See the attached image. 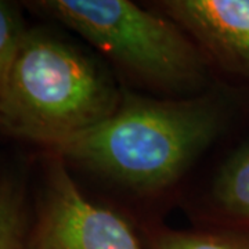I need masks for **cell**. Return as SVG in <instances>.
Returning <instances> with one entry per match:
<instances>
[{
    "mask_svg": "<svg viewBox=\"0 0 249 249\" xmlns=\"http://www.w3.org/2000/svg\"><path fill=\"white\" fill-rule=\"evenodd\" d=\"M229 114L212 93L160 98L122 91L111 115L53 152L137 193L173 186L223 133Z\"/></svg>",
    "mask_w": 249,
    "mask_h": 249,
    "instance_id": "1",
    "label": "cell"
},
{
    "mask_svg": "<svg viewBox=\"0 0 249 249\" xmlns=\"http://www.w3.org/2000/svg\"><path fill=\"white\" fill-rule=\"evenodd\" d=\"M122 90L89 54L28 28L0 96V132L53 151L111 115Z\"/></svg>",
    "mask_w": 249,
    "mask_h": 249,
    "instance_id": "2",
    "label": "cell"
},
{
    "mask_svg": "<svg viewBox=\"0 0 249 249\" xmlns=\"http://www.w3.org/2000/svg\"><path fill=\"white\" fill-rule=\"evenodd\" d=\"M28 7L76 32L136 82L170 97L201 94L211 61L163 14L127 0H39Z\"/></svg>",
    "mask_w": 249,
    "mask_h": 249,
    "instance_id": "3",
    "label": "cell"
},
{
    "mask_svg": "<svg viewBox=\"0 0 249 249\" xmlns=\"http://www.w3.org/2000/svg\"><path fill=\"white\" fill-rule=\"evenodd\" d=\"M27 249H145L142 237L114 211L89 201L50 152Z\"/></svg>",
    "mask_w": 249,
    "mask_h": 249,
    "instance_id": "4",
    "label": "cell"
},
{
    "mask_svg": "<svg viewBox=\"0 0 249 249\" xmlns=\"http://www.w3.org/2000/svg\"><path fill=\"white\" fill-rule=\"evenodd\" d=\"M157 4L209 61L249 80V0H163Z\"/></svg>",
    "mask_w": 249,
    "mask_h": 249,
    "instance_id": "5",
    "label": "cell"
},
{
    "mask_svg": "<svg viewBox=\"0 0 249 249\" xmlns=\"http://www.w3.org/2000/svg\"><path fill=\"white\" fill-rule=\"evenodd\" d=\"M211 226L249 231V140L220 166L211 188Z\"/></svg>",
    "mask_w": 249,
    "mask_h": 249,
    "instance_id": "6",
    "label": "cell"
},
{
    "mask_svg": "<svg viewBox=\"0 0 249 249\" xmlns=\"http://www.w3.org/2000/svg\"><path fill=\"white\" fill-rule=\"evenodd\" d=\"M142 238L145 249H249V231L211 224L190 230L150 224Z\"/></svg>",
    "mask_w": 249,
    "mask_h": 249,
    "instance_id": "7",
    "label": "cell"
},
{
    "mask_svg": "<svg viewBox=\"0 0 249 249\" xmlns=\"http://www.w3.org/2000/svg\"><path fill=\"white\" fill-rule=\"evenodd\" d=\"M31 230L25 184L16 175L0 178V249H27Z\"/></svg>",
    "mask_w": 249,
    "mask_h": 249,
    "instance_id": "8",
    "label": "cell"
},
{
    "mask_svg": "<svg viewBox=\"0 0 249 249\" xmlns=\"http://www.w3.org/2000/svg\"><path fill=\"white\" fill-rule=\"evenodd\" d=\"M27 31L17 7L0 0V96L4 91L13 62Z\"/></svg>",
    "mask_w": 249,
    "mask_h": 249,
    "instance_id": "9",
    "label": "cell"
}]
</instances>
